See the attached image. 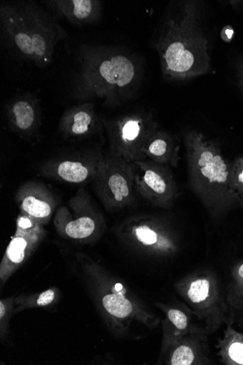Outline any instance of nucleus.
Segmentation results:
<instances>
[{
    "mask_svg": "<svg viewBox=\"0 0 243 365\" xmlns=\"http://www.w3.org/2000/svg\"><path fill=\"white\" fill-rule=\"evenodd\" d=\"M204 4L183 0L170 4L155 36L163 77L170 81H186L212 71L211 44L203 25Z\"/></svg>",
    "mask_w": 243,
    "mask_h": 365,
    "instance_id": "nucleus-1",
    "label": "nucleus"
},
{
    "mask_svg": "<svg viewBox=\"0 0 243 365\" xmlns=\"http://www.w3.org/2000/svg\"><path fill=\"white\" fill-rule=\"evenodd\" d=\"M124 234L137 246L156 253L173 255L180 250V241L175 232L150 220L131 222L125 227Z\"/></svg>",
    "mask_w": 243,
    "mask_h": 365,
    "instance_id": "nucleus-9",
    "label": "nucleus"
},
{
    "mask_svg": "<svg viewBox=\"0 0 243 365\" xmlns=\"http://www.w3.org/2000/svg\"><path fill=\"white\" fill-rule=\"evenodd\" d=\"M184 143L190 186L207 212L220 218L232 207H243V198L230 188L231 163L219 144L197 130L186 131Z\"/></svg>",
    "mask_w": 243,
    "mask_h": 365,
    "instance_id": "nucleus-4",
    "label": "nucleus"
},
{
    "mask_svg": "<svg viewBox=\"0 0 243 365\" xmlns=\"http://www.w3.org/2000/svg\"><path fill=\"white\" fill-rule=\"evenodd\" d=\"M234 30L232 26L227 25L221 31V38L225 43H230L234 38Z\"/></svg>",
    "mask_w": 243,
    "mask_h": 365,
    "instance_id": "nucleus-24",
    "label": "nucleus"
},
{
    "mask_svg": "<svg viewBox=\"0 0 243 365\" xmlns=\"http://www.w3.org/2000/svg\"><path fill=\"white\" fill-rule=\"evenodd\" d=\"M26 241L22 237H16L11 242L7 256L9 259L16 264L21 263L24 258V251L26 247Z\"/></svg>",
    "mask_w": 243,
    "mask_h": 365,
    "instance_id": "nucleus-22",
    "label": "nucleus"
},
{
    "mask_svg": "<svg viewBox=\"0 0 243 365\" xmlns=\"http://www.w3.org/2000/svg\"><path fill=\"white\" fill-rule=\"evenodd\" d=\"M103 155L98 151L81 153L73 157L54 160L47 168L68 183H83L92 174L98 173Z\"/></svg>",
    "mask_w": 243,
    "mask_h": 365,
    "instance_id": "nucleus-13",
    "label": "nucleus"
},
{
    "mask_svg": "<svg viewBox=\"0 0 243 365\" xmlns=\"http://www.w3.org/2000/svg\"><path fill=\"white\" fill-rule=\"evenodd\" d=\"M102 304L111 317L119 320L128 319L138 313L133 302L127 297L124 287L118 290L113 287V292L103 297Z\"/></svg>",
    "mask_w": 243,
    "mask_h": 365,
    "instance_id": "nucleus-17",
    "label": "nucleus"
},
{
    "mask_svg": "<svg viewBox=\"0 0 243 365\" xmlns=\"http://www.w3.org/2000/svg\"><path fill=\"white\" fill-rule=\"evenodd\" d=\"M207 336L201 324H194L185 337L167 351V364L202 365L210 363Z\"/></svg>",
    "mask_w": 243,
    "mask_h": 365,
    "instance_id": "nucleus-11",
    "label": "nucleus"
},
{
    "mask_svg": "<svg viewBox=\"0 0 243 365\" xmlns=\"http://www.w3.org/2000/svg\"><path fill=\"white\" fill-rule=\"evenodd\" d=\"M229 186L233 192L243 198V155L231 163Z\"/></svg>",
    "mask_w": 243,
    "mask_h": 365,
    "instance_id": "nucleus-21",
    "label": "nucleus"
},
{
    "mask_svg": "<svg viewBox=\"0 0 243 365\" xmlns=\"http://www.w3.org/2000/svg\"><path fill=\"white\" fill-rule=\"evenodd\" d=\"M99 119L91 103H84L67 110L61 118L59 130L66 139H82L99 127Z\"/></svg>",
    "mask_w": 243,
    "mask_h": 365,
    "instance_id": "nucleus-14",
    "label": "nucleus"
},
{
    "mask_svg": "<svg viewBox=\"0 0 243 365\" xmlns=\"http://www.w3.org/2000/svg\"><path fill=\"white\" fill-rule=\"evenodd\" d=\"M135 187L150 202L166 209L175 206L180 190L167 165L149 159L135 163Z\"/></svg>",
    "mask_w": 243,
    "mask_h": 365,
    "instance_id": "nucleus-7",
    "label": "nucleus"
},
{
    "mask_svg": "<svg viewBox=\"0 0 243 365\" xmlns=\"http://www.w3.org/2000/svg\"><path fill=\"white\" fill-rule=\"evenodd\" d=\"M135 163L108 154L101 159L98 177L100 188L115 207H122L133 201Z\"/></svg>",
    "mask_w": 243,
    "mask_h": 365,
    "instance_id": "nucleus-8",
    "label": "nucleus"
},
{
    "mask_svg": "<svg viewBox=\"0 0 243 365\" xmlns=\"http://www.w3.org/2000/svg\"><path fill=\"white\" fill-rule=\"evenodd\" d=\"M227 340L228 342L222 345L224 356L232 364L243 365V339L231 335Z\"/></svg>",
    "mask_w": 243,
    "mask_h": 365,
    "instance_id": "nucleus-20",
    "label": "nucleus"
},
{
    "mask_svg": "<svg viewBox=\"0 0 243 365\" xmlns=\"http://www.w3.org/2000/svg\"><path fill=\"white\" fill-rule=\"evenodd\" d=\"M77 57L79 71L73 92L80 101L100 98L106 106L117 107L130 101L141 88L144 63L130 50L83 44Z\"/></svg>",
    "mask_w": 243,
    "mask_h": 365,
    "instance_id": "nucleus-2",
    "label": "nucleus"
},
{
    "mask_svg": "<svg viewBox=\"0 0 243 365\" xmlns=\"http://www.w3.org/2000/svg\"><path fill=\"white\" fill-rule=\"evenodd\" d=\"M43 4L58 20L77 26L96 24L102 18V4L98 0H46Z\"/></svg>",
    "mask_w": 243,
    "mask_h": 365,
    "instance_id": "nucleus-12",
    "label": "nucleus"
},
{
    "mask_svg": "<svg viewBox=\"0 0 243 365\" xmlns=\"http://www.w3.org/2000/svg\"><path fill=\"white\" fill-rule=\"evenodd\" d=\"M0 31L4 44L18 61L46 68L53 62L66 29L49 11L31 0L0 4Z\"/></svg>",
    "mask_w": 243,
    "mask_h": 365,
    "instance_id": "nucleus-3",
    "label": "nucleus"
},
{
    "mask_svg": "<svg viewBox=\"0 0 243 365\" xmlns=\"http://www.w3.org/2000/svg\"><path fill=\"white\" fill-rule=\"evenodd\" d=\"M110 142V155L136 163L146 160L143 150L159 129L153 114L146 110L132 112L112 120H103Z\"/></svg>",
    "mask_w": 243,
    "mask_h": 365,
    "instance_id": "nucleus-5",
    "label": "nucleus"
},
{
    "mask_svg": "<svg viewBox=\"0 0 243 365\" xmlns=\"http://www.w3.org/2000/svg\"><path fill=\"white\" fill-rule=\"evenodd\" d=\"M23 210L36 218H46L51 214V205L33 195H27L21 205Z\"/></svg>",
    "mask_w": 243,
    "mask_h": 365,
    "instance_id": "nucleus-19",
    "label": "nucleus"
},
{
    "mask_svg": "<svg viewBox=\"0 0 243 365\" xmlns=\"http://www.w3.org/2000/svg\"><path fill=\"white\" fill-rule=\"evenodd\" d=\"M183 303L200 322L208 335L222 321V308L214 276L208 271H195L175 285Z\"/></svg>",
    "mask_w": 243,
    "mask_h": 365,
    "instance_id": "nucleus-6",
    "label": "nucleus"
},
{
    "mask_svg": "<svg viewBox=\"0 0 243 365\" xmlns=\"http://www.w3.org/2000/svg\"><path fill=\"white\" fill-rule=\"evenodd\" d=\"M19 226L23 228H28L31 226V222L29 220L26 218H21L19 221Z\"/></svg>",
    "mask_w": 243,
    "mask_h": 365,
    "instance_id": "nucleus-26",
    "label": "nucleus"
},
{
    "mask_svg": "<svg viewBox=\"0 0 243 365\" xmlns=\"http://www.w3.org/2000/svg\"><path fill=\"white\" fill-rule=\"evenodd\" d=\"M166 315L164 329L163 349L167 352L180 340L185 337L194 326V316L184 304L172 307L164 306Z\"/></svg>",
    "mask_w": 243,
    "mask_h": 365,
    "instance_id": "nucleus-16",
    "label": "nucleus"
},
{
    "mask_svg": "<svg viewBox=\"0 0 243 365\" xmlns=\"http://www.w3.org/2000/svg\"><path fill=\"white\" fill-rule=\"evenodd\" d=\"M5 313H6L5 307H4V304L1 302V304H0V317H1V319L4 317Z\"/></svg>",
    "mask_w": 243,
    "mask_h": 365,
    "instance_id": "nucleus-27",
    "label": "nucleus"
},
{
    "mask_svg": "<svg viewBox=\"0 0 243 365\" xmlns=\"http://www.w3.org/2000/svg\"><path fill=\"white\" fill-rule=\"evenodd\" d=\"M55 297V293L52 289H48L44 292H43L38 299L37 301V304L38 306L45 307L51 304Z\"/></svg>",
    "mask_w": 243,
    "mask_h": 365,
    "instance_id": "nucleus-23",
    "label": "nucleus"
},
{
    "mask_svg": "<svg viewBox=\"0 0 243 365\" xmlns=\"http://www.w3.org/2000/svg\"><path fill=\"white\" fill-rule=\"evenodd\" d=\"M180 150V139L159 128L149 139L143 153L147 159L170 168H177L181 160Z\"/></svg>",
    "mask_w": 243,
    "mask_h": 365,
    "instance_id": "nucleus-15",
    "label": "nucleus"
},
{
    "mask_svg": "<svg viewBox=\"0 0 243 365\" xmlns=\"http://www.w3.org/2000/svg\"><path fill=\"white\" fill-rule=\"evenodd\" d=\"M237 75L238 80V86L243 93V57L237 63Z\"/></svg>",
    "mask_w": 243,
    "mask_h": 365,
    "instance_id": "nucleus-25",
    "label": "nucleus"
},
{
    "mask_svg": "<svg viewBox=\"0 0 243 365\" xmlns=\"http://www.w3.org/2000/svg\"><path fill=\"white\" fill-rule=\"evenodd\" d=\"M10 128L24 139L37 135L41 123L38 98L31 93H22L10 99L6 107Z\"/></svg>",
    "mask_w": 243,
    "mask_h": 365,
    "instance_id": "nucleus-10",
    "label": "nucleus"
},
{
    "mask_svg": "<svg viewBox=\"0 0 243 365\" xmlns=\"http://www.w3.org/2000/svg\"><path fill=\"white\" fill-rule=\"evenodd\" d=\"M95 227V222L92 218L82 217L69 222L65 227V231L68 237L75 240H82L92 235Z\"/></svg>",
    "mask_w": 243,
    "mask_h": 365,
    "instance_id": "nucleus-18",
    "label": "nucleus"
}]
</instances>
